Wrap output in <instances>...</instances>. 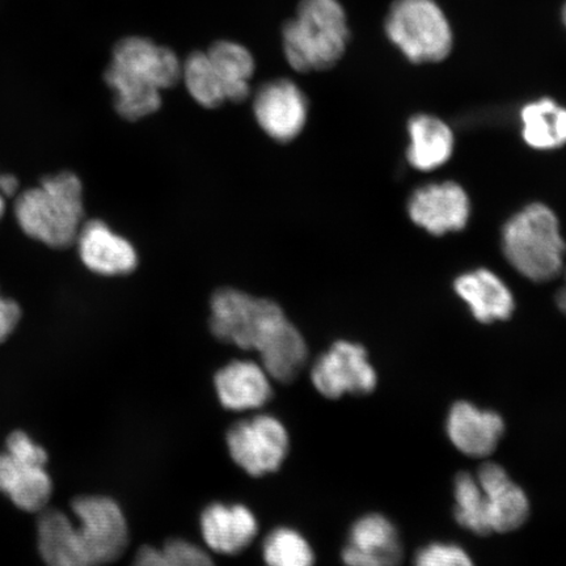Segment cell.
Masks as SVG:
<instances>
[{"label":"cell","instance_id":"1","mask_svg":"<svg viewBox=\"0 0 566 566\" xmlns=\"http://www.w3.org/2000/svg\"><path fill=\"white\" fill-rule=\"evenodd\" d=\"M210 329L223 343L260 354L269 377L290 384L308 358L307 344L277 303L226 287L211 296Z\"/></svg>","mask_w":566,"mask_h":566},{"label":"cell","instance_id":"2","mask_svg":"<svg viewBox=\"0 0 566 566\" xmlns=\"http://www.w3.org/2000/svg\"><path fill=\"white\" fill-rule=\"evenodd\" d=\"M181 69L171 49L144 35L119 40L104 75L118 115L129 122L154 115L161 106L163 91L181 81Z\"/></svg>","mask_w":566,"mask_h":566},{"label":"cell","instance_id":"3","mask_svg":"<svg viewBox=\"0 0 566 566\" xmlns=\"http://www.w3.org/2000/svg\"><path fill=\"white\" fill-rule=\"evenodd\" d=\"M348 15L339 0H301L282 28L283 54L302 74L335 67L348 49Z\"/></svg>","mask_w":566,"mask_h":566},{"label":"cell","instance_id":"4","mask_svg":"<svg viewBox=\"0 0 566 566\" xmlns=\"http://www.w3.org/2000/svg\"><path fill=\"white\" fill-rule=\"evenodd\" d=\"M17 222L25 235L51 248L75 243L84 224L83 187L71 172L45 177L17 198Z\"/></svg>","mask_w":566,"mask_h":566},{"label":"cell","instance_id":"5","mask_svg":"<svg viewBox=\"0 0 566 566\" xmlns=\"http://www.w3.org/2000/svg\"><path fill=\"white\" fill-rule=\"evenodd\" d=\"M502 252L530 281L556 279L564 269L566 244L555 212L544 203H531L515 212L502 229Z\"/></svg>","mask_w":566,"mask_h":566},{"label":"cell","instance_id":"6","mask_svg":"<svg viewBox=\"0 0 566 566\" xmlns=\"http://www.w3.org/2000/svg\"><path fill=\"white\" fill-rule=\"evenodd\" d=\"M385 32L415 65L442 62L454 45L450 21L436 0H395L387 12Z\"/></svg>","mask_w":566,"mask_h":566},{"label":"cell","instance_id":"7","mask_svg":"<svg viewBox=\"0 0 566 566\" xmlns=\"http://www.w3.org/2000/svg\"><path fill=\"white\" fill-rule=\"evenodd\" d=\"M71 507L90 564L105 566L117 562L129 544V528L117 502L104 495H83Z\"/></svg>","mask_w":566,"mask_h":566},{"label":"cell","instance_id":"8","mask_svg":"<svg viewBox=\"0 0 566 566\" xmlns=\"http://www.w3.org/2000/svg\"><path fill=\"white\" fill-rule=\"evenodd\" d=\"M228 446L233 462L259 478L280 469L289 452V436L277 419L261 415L232 424Z\"/></svg>","mask_w":566,"mask_h":566},{"label":"cell","instance_id":"9","mask_svg":"<svg viewBox=\"0 0 566 566\" xmlns=\"http://www.w3.org/2000/svg\"><path fill=\"white\" fill-rule=\"evenodd\" d=\"M311 380L325 398L338 399L345 394H370L378 377L363 345L337 342L316 359Z\"/></svg>","mask_w":566,"mask_h":566},{"label":"cell","instance_id":"10","mask_svg":"<svg viewBox=\"0 0 566 566\" xmlns=\"http://www.w3.org/2000/svg\"><path fill=\"white\" fill-rule=\"evenodd\" d=\"M254 118L274 140L286 144L300 136L308 117L306 94L286 77L269 81L253 96Z\"/></svg>","mask_w":566,"mask_h":566},{"label":"cell","instance_id":"11","mask_svg":"<svg viewBox=\"0 0 566 566\" xmlns=\"http://www.w3.org/2000/svg\"><path fill=\"white\" fill-rule=\"evenodd\" d=\"M412 222L431 235L462 231L471 218V201L454 181L428 184L416 189L408 202Z\"/></svg>","mask_w":566,"mask_h":566},{"label":"cell","instance_id":"12","mask_svg":"<svg viewBox=\"0 0 566 566\" xmlns=\"http://www.w3.org/2000/svg\"><path fill=\"white\" fill-rule=\"evenodd\" d=\"M402 547L398 530L381 514L359 518L343 551L345 566H400Z\"/></svg>","mask_w":566,"mask_h":566},{"label":"cell","instance_id":"13","mask_svg":"<svg viewBox=\"0 0 566 566\" xmlns=\"http://www.w3.org/2000/svg\"><path fill=\"white\" fill-rule=\"evenodd\" d=\"M75 244L84 266L104 277L130 274L138 265L136 248L102 221L84 223Z\"/></svg>","mask_w":566,"mask_h":566},{"label":"cell","instance_id":"14","mask_svg":"<svg viewBox=\"0 0 566 566\" xmlns=\"http://www.w3.org/2000/svg\"><path fill=\"white\" fill-rule=\"evenodd\" d=\"M446 431L460 452L484 458L497 448L505 433V422L493 410L480 409L469 401H458L450 409Z\"/></svg>","mask_w":566,"mask_h":566},{"label":"cell","instance_id":"15","mask_svg":"<svg viewBox=\"0 0 566 566\" xmlns=\"http://www.w3.org/2000/svg\"><path fill=\"white\" fill-rule=\"evenodd\" d=\"M486 501L488 520L495 533H511L525 525L530 502L525 491L516 485L507 472L495 463L480 467L476 475Z\"/></svg>","mask_w":566,"mask_h":566},{"label":"cell","instance_id":"16","mask_svg":"<svg viewBox=\"0 0 566 566\" xmlns=\"http://www.w3.org/2000/svg\"><path fill=\"white\" fill-rule=\"evenodd\" d=\"M454 292L483 324L507 321L515 310L512 290L484 268L460 274L454 281Z\"/></svg>","mask_w":566,"mask_h":566},{"label":"cell","instance_id":"17","mask_svg":"<svg viewBox=\"0 0 566 566\" xmlns=\"http://www.w3.org/2000/svg\"><path fill=\"white\" fill-rule=\"evenodd\" d=\"M0 493L21 511H44L53 493V481L45 464L20 459L2 452L0 454Z\"/></svg>","mask_w":566,"mask_h":566},{"label":"cell","instance_id":"18","mask_svg":"<svg viewBox=\"0 0 566 566\" xmlns=\"http://www.w3.org/2000/svg\"><path fill=\"white\" fill-rule=\"evenodd\" d=\"M258 521L243 505L212 504L201 515V531L208 546L222 555H237L258 535Z\"/></svg>","mask_w":566,"mask_h":566},{"label":"cell","instance_id":"19","mask_svg":"<svg viewBox=\"0 0 566 566\" xmlns=\"http://www.w3.org/2000/svg\"><path fill=\"white\" fill-rule=\"evenodd\" d=\"M219 401L230 410L264 407L272 399L271 377L263 366L251 360H233L214 379Z\"/></svg>","mask_w":566,"mask_h":566},{"label":"cell","instance_id":"20","mask_svg":"<svg viewBox=\"0 0 566 566\" xmlns=\"http://www.w3.org/2000/svg\"><path fill=\"white\" fill-rule=\"evenodd\" d=\"M407 159L419 171H433L452 157L454 134L450 126L433 115H416L408 123Z\"/></svg>","mask_w":566,"mask_h":566},{"label":"cell","instance_id":"21","mask_svg":"<svg viewBox=\"0 0 566 566\" xmlns=\"http://www.w3.org/2000/svg\"><path fill=\"white\" fill-rule=\"evenodd\" d=\"M38 546L46 566H92L75 523L60 511L42 512L38 522Z\"/></svg>","mask_w":566,"mask_h":566},{"label":"cell","instance_id":"22","mask_svg":"<svg viewBox=\"0 0 566 566\" xmlns=\"http://www.w3.org/2000/svg\"><path fill=\"white\" fill-rule=\"evenodd\" d=\"M207 53L228 103L247 101L256 70V62L250 49L235 41L219 40L212 42Z\"/></svg>","mask_w":566,"mask_h":566},{"label":"cell","instance_id":"23","mask_svg":"<svg viewBox=\"0 0 566 566\" xmlns=\"http://www.w3.org/2000/svg\"><path fill=\"white\" fill-rule=\"evenodd\" d=\"M522 137L535 150H556L566 145V108L554 98L542 97L522 106Z\"/></svg>","mask_w":566,"mask_h":566},{"label":"cell","instance_id":"24","mask_svg":"<svg viewBox=\"0 0 566 566\" xmlns=\"http://www.w3.org/2000/svg\"><path fill=\"white\" fill-rule=\"evenodd\" d=\"M181 81L189 95L203 108L214 109L228 103L207 52H193L182 62Z\"/></svg>","mask_w":566,"mask_h":566},{"label":"cell","instance_id":"25","mask_svg":"<svg viewBox=\"0 0 566 566\" xmlns=\"http://www.w3.org/2000/svg\"><path fill=\"white\" fill-rule=\"evenodd\" d=\"M454 497L455 518L460 526L478 535L492 533L485 495L481 491L476 476L465 472L459 473L455 479Z\"/></svg>","mask_w":566,"mask_h":566},{"label":"cell","instance_id":"26","mask_svg":"<svg viewBox=\"0 0 566 566\" xmlns=\"http://www.w3.org/2000/svg\"><path fill=\"white\" fill-rule=\"evenodd\" d=\"M264 560L266 566H314L315 556L300 533L281 527L266 536Z\"/></svg>","mask_w":566,"mask_h":566},{"label":"cell","instance_id":"27","mask_svg":"<svg viewBox=\"0 0 566 566\" xmlns=\"http://www.w3.org/2000/svg\"><path fill=\"white\" fill-rule=\"evenodd\" d=\"M415 566H475L469 554L457 544L433 543L420 549Z\"/></svg>","mask_w":566,"mask_h":566},{"label":"cell","instance_id":"28","mask_svg":"<svg viewBox=\"0 0 566 566\" xmlns=\"http://www.w3.org/2000/svg\"><path fill=\"white\" fill-rule=\"evenodd\" d=\"M163 552L169 566H216L207 552L186 541H169Z\"/></svg>","mask_w":566,"mask_h":566},{"label":"cell","instance_id":"29","mask_svg":"<svg viewBox=\"0 0 566 566\" xmlns=\"http://www.w3.org/2000/svg\"><path fill=\"white\" fill-rule=\"evenodd\" d=\"M6 451L9 454L31 460V462L45 464L48 463V454L40 444L35 443L32 438L24 433V431H15L9 437L6 443Z\"/></svg>","mask_w":566,"mask_h":566},{"label":"cell","instance_id":"30","mask_svg":"<svg viewBox=\"0 0 566 566\" xmlns=\"http://www.w3.org/2000/svg\"><path fill=\"white\" fill-rule=\"evenodd\" d=\"M20 318L21 310L19 304L11 298H6L0 293V344H3L13 334Z\"/></svg>","mask_w":566,"mask_h":566},{"label":"cell","instance_id":"31","mask_svg":"<svg viewBox=\"0 0 566 566\" xmlns=\"http://www.w3.org/2000/svg\"><path fill=\"white\" fill-rule=\"evenodd\" d=\"M132 566H169L165 552L150 546L142 547Z\"/></svg>","mask_w":566,"mask_h":566},{"label":"cell","instance_id":"32","mask_svg":"<svg viewBox=\"0 0 566 566\" xmlns=\"http://www.w3.org/2000/svg\"><path fill=\"white\" fill-rule=\"evenodd\" d=\"M19 190V181L15 176L12 175H0V192L6 198L15 196Z\"/></svg>","mask_w":566,"mask_h":566},{"label":"cell","instance_id":"33","mask_svg":"<svg viewBox=\"0 0 566 566\" xmlns=\"http://www.w3.org/2000/svg\"><path fill=\"white\" fill-rule=\"evenodd\" d=\"M6 200H7V198L3 196L2 192H0V219L3 218L4 212H6V208H7Z\"/></svg>","mask_w":566,"mask_h":566},{"label":"cell","instance_id":"34","mask_svg":"<svg viewBox=\"0 0 566 566\" xmlns=\"http://www.w3.org/2000/svg\"><path fill=\"white\" fill-rule=\"evenodd\" d=\"M562 19H563V23L564 25L566 27V2L563 7V10H562Z\"/></svg>","mask_w":566,"mask_h":566},{"label":"cell","instance_id":"35","mask_svg":"<svg viewBox=\"0 0 566 566\" xmlns=\"http://www.w3.org/2000/svg\"><path fill=\"white\" fill-rule=\"evenodd\" d=\"M566 286V285H565Z\"/></svg>","mask_w":566,"mask_h":566}]
</instances>
